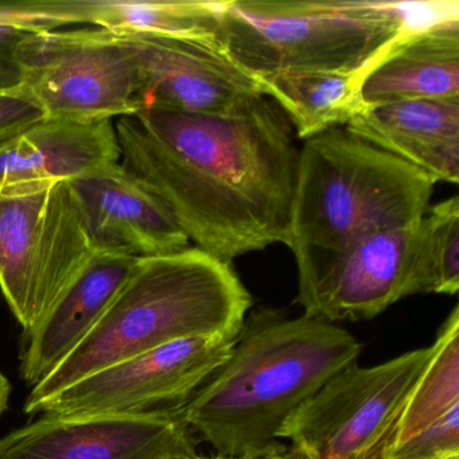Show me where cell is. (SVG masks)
I'll use <instances>...</instances> for the list:
<instances>
[{
	"label": "cell",
	"instance_id": "cell-7",
	"mask_svg": "<svg viewBox=\"0 0 459 459\" xmlns=\"http://www.w3.org/2000/svg\"><path fill=\"white\" fill-rule=\"evenodd\" d=\"M431 356L416 349L376 367L354 364L329 378L281 427L291 459H378L416 378Z\"/></svg>",
	"mask_w": 459,
	"mask_h": 459
},
{
	"label": "cell",
	"instance_id": "cell-16",
	"mask_svg": "<svg viewBox=\"0 0 459 459\" xmlns=\"http://www.w3.org/2000/svg\"><path fill=\"white\" fill-rule=\"evenodd\" d=\"M139 259L96 252L47 314L23 333L20 372L28 385L44 380L90 334Z\"/></svg>",
	"mask_w": 459,
	"mask_h": 459
},
{
	"label": "cell",
	"instance_id": "cell-19",
	"mask_svg": "<svg viewBox=\"0 0 459 459\" xmlns=\"http://www.w3.org/2000/svg\"><path fill=\"white\" fill-rule=\"evenodd\" d=\"M356 74L287 72L254 77L264 96L284 112L297 138L307 141L332 128L345 127L361 111Z\"/></svg>",
	"mask_w": 459,
	"mask_h": 459
},
{
	"label": "cell",
	"instance_id": "cell-9",
	"mask_svg": "<svg viewBox=\"0 0 459 459\" xmlns=\"http://www.w3.org/2000/svg\"><path fill=\"white\" fill-rule=\"evenodd\" d=\"M238 337L187 338L115 362L45 400L33 415L146 416L184 407L228 361Z\"/></svg>",
	"mask_w": 459,
	"mask_h": 459
},
{
	"label": "cell",
	"instance_id": "cell-4",
	"mask_svg": "<svg viewBox=\"0 0 459 459\" xmlns=\"http://www.w3.org/2000/svg\"><path fill=\"white\" fill-rule=\"evenodd\" d=\"M435 184L415 166L343 127L305 141L286 241L298 278L365 236L423 219Z\"/></svg>",
	"mask_w": 459,
	"mask_h": 459
},
{
	"label": "cell",
	"instance_id": "cell-23",
	"mask_svg": "<svg viewBox=\"0 0 459 459\" xmlns=\"http://www.w3.org/2000/svg\"><path fill=\"white\" fill-rule=\"evenodd\" d=\"M44 117V111L23 93L0 95V143Z\"/></svg>",
	"mask_w": 459,
	"mask_h": 459
},
{
	"label": "cell",
	"instance_id": "cell-8",
	"mask_svg": "<svg viewBox=\"0 0 459 459\" xmlns=\"http://www.w3.org/2000/svg\"><path fill=\"white\" fill-rule=\"evenodd\" d=\"M21 93L45 117L95 123L138 112V76L119 34L100 28L26 33L18 45Z\"/></svg>",
	"mask_w": 459,
	"mask_h": 459
},
{
	"label": "cell",
	"instance_id": "cell-6",
	"mask_svg": "<svg viewBox=\"0 0 459 459\" xmlns=\"http://www.w3.org/2000/svg\"><path fill=\"white\" fill-rule=\"evenodd\" d=\"M95 254L69 182L0 192V290L23 333Z\"/></svg>",
	"mask_w": 459,
	"mask_h": 459
},
{
	"label": "cell",
	"instance_id": "cell-21",
	"mask_svg": "<svg viewBox=\"0 0 459 459\" xmlns=\"http://www.w3.org/2000/svg\"><path fill=\"white\" fill-rule=\"evenodd\" d=\"M421 224L429 292L455 295L459 290L458 195L429 209Z\"/></svg>",
	"mask_w": 459,
	"mask_h": 459
},
{
	"label": "cell",
	"instance_id": "cell-2",
	"mask_svg": "<svg viewBox=\"0 0 459 459\" xmlns=\"http://www.w3.org/2000/svg\"><path fill=\"white\" fill-rule=\"evenodd\" d=\"M362 345L337 325L259 308L244 321L228 361L184 405L190 429L224 458L287 450V419L327 380L357 362Z\"/></svg>",
	"mask_w": 459,
	"mask_h": 459
},
{
	"label": "cell",
	"instance_id": "cell-5",
	"mask_svg": "<svg viewBox=\"0 0 459 459\" xmlns=\"http://www.w3.org/2000/svg\"><path fill=\"white\" fill-rule=\"evenodd\" d=\"M370 0H221L216 39L252 76L287 72L351 74L415 23L453 4Z\"/></svg>",
	"mask_w": 459,
	"mask_h": 459
},
{
	"label": "cell",
	"instance_id": "cell-17",
	"mask_svg": "<svg viewBox=\"0 0 459 459\" xmlns=\"http://www.w3.org/2000/svg\"><path fill=\"white\" fill-rule=\"evenodd\" d=\"M343 128L435 182H459V98L367 107Z\"/></svg>",
	"mask_w": 459,
	"mask_h": 459
},
{
	"label": "cell",
	"instance_id": "cell-27",
	"mask_svg": "<svg viewBox=\"0 0 459 459\" xmlns=\"http://www.w3.org/2000/svg\"><path fill=\"white\" fill-rule=\"evenodd\" d=\"M206 459H238V458H224V456H213V458H206ZM259 459H267V458H259Z\"/></svg>",
	"mask_w": 459,
	"mask_h": 459
},
{
	"label": "cell",
	"instance_id": "cell-26",
	"mask_svg": "<svg viewBox=\"0 0 459 459\" xmlns=\"http://www.w3.org/2000/svg\"><path fill=\"white\" fill-rule=\"evenodd\" d=\"M286 451L281 454H275V455L267 456V459H291L289 455H287Z\"/></svg>",
	"mask_w": 459,
	"mask_h": 459
},
{
	"label": "cell",
	"instance_id": "cell-10",
	"mask_svg": "<svg viewBox=\"0 0 459 459\" xmlns=\"http://www.w3.org/2000/svg\"><path fill=\"white\" fill-rule=\"evenodd\" d=\"M421 220L365 236L298 278L305 316L329 324L364 321L403 298L429 294Z\"/></svg>",
	"mask_w": 459,
	"mask_h": 459
},
{
	"label": "cell",
	"instance_id": "cell-22",
	"mask_svg": "<svg viewBox=\"0 0 459 459\" xmlns=\"http://www.w3.org/2000/svg\"><path fill=\"white\" fill-rule=\"evenodd\" d=\"M459 458V405L424 429L391 440L378 459Z\"/></svg>",
	"mask_w": 459,
	"mask_h": 459
},
{
	"label": "cell",
	"instance_id": "cell-28",
	"mask_svg": "<svg viewBox=\"0 0 459 459\" xmlns=\"http://www.w3.org/2000/svg\"><path fill=\"white\" fill-rule=\"evenodd\" d=\"M195 459H206V458H203V456H198V458H195Z\"/></svg>",
	"mask_w": 459,
	"mask_h": 459
},
{
	"label": "cell",
	"instance_id": "cell-12",
	"mask_svg": "<svg viewBox=\"0 0 459 459\" xmlns=\"http://www.w3.org/2000/svg\"><path fill=\"white\" fill-rule=\"evenodd\" d=\"M184 407L146 416L39 420L0 437V459H195Z\"/></svg>",
	"mask_w": 459,
	"mask_h": 459
},
{
	"label": "cell",
	"instance_id": "cell-20",
	"mask_svg": "<svg viewBox=\"0 0 459 459\" xmlns=\"http://www.w3.org/2000/svg\"><path fill=\"white\" fill-rule=\"evenodd\" d=\"M455 405H459V306L440 327L431 356L408 394L391 440L429 426Z\"/></svg>",
	"mask_w": 459,
	"mask_h": 459
},
{
	"label": "cell",
	"instance_id": "cell-11",
	"mask_svg": "<svg viewBox=\"0 0 459 459\" xmlns=\"http://www.w3.org/2000/svg\"><path fill=\"white\" fill-rule=\"evenodd\" d=\"M133 55L139 111L228 115L264 96L259 82L209 37L114 31Z\"/></svg>",
	"mask_w": 459,
	"mask_h": 459
},
{
	"label": "cell",
	"instance_id": "cell-13",
	"mask_svg": "<svg viewBox=\"0 0 459 459\" xmlns=\"http://www.w3.org/2000/svg\"><path fill=\"white\" fill-rule=\"evenodd\" d=\"M96 252L160 256L189 247L168 206L122 163L69 182Z\"/></svg>",
	"mask_w": 459,
	"mask_h": 459
},
{
	"label": "cell",
	"instance_id": "cell-3",
	"mask_svg": "<svg viewBox=\"0 0 459 459\" xmlns=\"http://www.w3.org/2000/svg\"><path fill=\"white\" fill-rule=\"evenodd\" d=\"M252 299L230 263L203 249L141 257L98 324L44 380L25 412L108 365L176 341L238 337Z\"/></svg>",
	"mask_w": 459,
	"mask_h": 459
},
{
	"label": "cell",
	"instance_id": "cell-14",
	"mask_svg": "<svg viewBox=\"0 0 459 459\" xmlns=\"http://www.w3.org/2000/svg\"><path fill=\"white\" fill-rule=\"evenodd\" d=\"M359 109L459 98V4L403 31L356 74Z\"/></svg>",
	"mask_w": 459,
	"mask_h": 459
},
{
	"label": "cell",
	"instance_id": "cell-1",
	"mask_svg": "<svg viewBox=\"0 0 459 459\" xmlns=\"http://www.w3.org/2000/svg\"><path fill=\"white\" fill-rule=\"evenodd\" d=\"M114 125L123 168L197 248L232 263L286 244L299 149L275 101L228 115L144 109Z\"/></svg>",
	"mask_w": 459,
	"mask_h": 459
},
{
	"label": "cell",
	"instance_id": "cell-25",
	"mask_svg": "<svg viewBox=\"0 0 459 459\" xmlns=\"http://www.w3.org/2000/svg\"><path fill=\"white\" fill-rule=\"evenodd\" d=\"M10 392H12V385L6 376L0 372V416L4 415L9 404Z\"/></svg>",
	"mask_w": 459,
	"mask_h": 459
},
{
	"label": "cell",
	"instance_id": "cell-18",
	"mask_svg": "<svg viewBox=\"0 0 459 459\" xmlns=\"http://www.w3.org/2000/svg\"><path fill=\"white\" fill-rule=\"evenodd\" d=\"M65 6L71 26L91 25L109 31L216 39L220 25V2L66 0Z\"/></svg>",
	"mask_w": 459,
	"mask_h": 459
},
{
	"label": "cell",
	"instance_id": "cell-24",
	"mask_svg": "<svg viewBox=\"0 0 459 459\" xmlns=\"http://www.w3.org/2000/svg\"><path fill=\"white\" fill-rule=\"evenodd\" d=\"M28 31L0 25V95L21 93L22 71L17 58L20 42Z\"/></svg>",
	"mask_w": 459,
	"mask_h": 459
},
{
	"label": "cell",
	"instance_id": "cell-15",
	"mask_svg": "<svg viewBox=\"0 0 459 459\" xmlns=\"http://www.w3.org/2000/svg\"><path fill=\"white\" fill-rule=\"evenodd\" d=\"M119 162L114 120L45 117L0 143V192L72 182Z\"/></svg>",
	"mask_w": 459,
	"mask_h": 459
}]
</instances>
